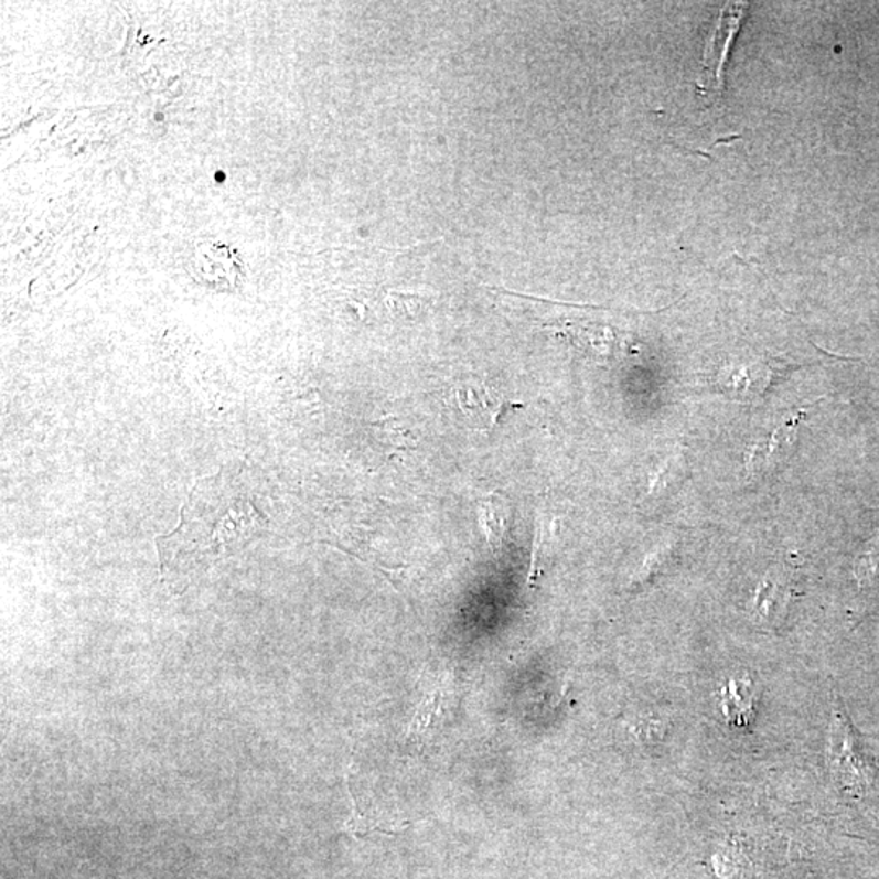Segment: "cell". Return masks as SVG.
I'll list each match as a JSON object with an SVG mask.
<instances>
[{"label": "cell", "instance_id": "6da1fadb", "mask_svg": "<svg viewBox=\"0 0 879 879\" xmlns=\"http://www.w3.org/2000/svg\"><path fill=\"white\" fill-rule=\"evenodd\" d=\"M266 528L268 522L253 504L243 467L222 468L194 485L178 528L157 539L163 580L174 591L183 590Z\"/></svg>", "mask_w": 879, "mask_h": 879}, {"label": "cell", "instance_id": "7a4b0ae2", "mask_svg": "<svg viewBox=\"0 0 879 879\" xmlns=\"http://www.w3.org/2000/svg\"><path fill=\"white\" fill-rule=\"evenodd\" d=\"M795 365L780 358H752L723 365L715 375V392L723 393L741 401H755L768 395L769 389L779 383L786 373L795 371Z\"/></svg>", "mask_w": 879, "mask_h": 879}, {"label": "cell", "instance_id": "3957f363", "mask_svg": "<svg viewBox=\"0 0 879 879\" xmlns=\"http://www.w3.org/2000/svg\"><path fill=\"white\" fill-rule=\"evenodd\" d=\"M830 765L836 780L855 796L871 795L877 790V769L851 731L844 715H837L830 738Z\"/></svg>", "mask_w": 879, "mask_h": 879}, {"label": "cell", "instance_id": "277c9868", "mask_svg": "<svg viewBox=\"0 0 879 879\" xmlns=\"http://www.w3.org/2000/svg\"><path fill=\"white\" fill-rule=\"evenodd\" d=\"M746 12H748L746 3H728L721 9L714 33L704 50L700 78L697 82V87L704 97H723L725 66L735 37L743 25Z\"/></svg>", "mask_w": 879, "mask_h": 879}, {"label": "cell", "instance_id": "5b68a950", "mask_svg": "<svg viewBox=\"0 0 879 879\" xmlns=\"http://www.w3.org/2000/svg\"><path fill=\"white\" fill-rule=\"evenodd\" d=\"M814 406L795 410V414L783 419L768 437L755 441L746 451V474L751 481H761L769 475L778 474L783 464L792 460L798 443V429L802 420L808 416Z\"/></svg>", "mask_w": 879, "mask_h": 879}, {"label": "cell", "instance_id": "8992f818", "mask_svg": "<svg viewBox=\"0 0 879 879\" xmlns=\"http://www.w3.org/2000/svg\"><path fill=\"white\" fill-rule=\"evenodd\" d=\"M453 401L464 419L478 429H489L504 414L505 401L494 388L482 382H464L454 388Z\"/></svg>", "mask_w": 879, "mask_h": 879}, {"label": "cell", "instance_id": "52a82bcc", "mask_svg": "<svg viewBox=\"0 0 879 879\" xmlns=\"http://www.w3.org/2000/svg\"><path fill=\"white\" fill-rule=\"evenodd\" d=\"M790 600H792V583L783 576H769L759 585L752 601L755 621L762 622L768 628L779 625L789 611Z\"/></svg>", "mask_w": 879, "mask_h": 879}, {"label": "cell", "instance_id": "ba28073f", "mask_svg": "<svg viewBox=\"0 0 879 879\" xmlns=\"http://www.w3.org/2000/svg\"><path fill=\"white\" fill-rule=\"evenodd\" d=\"M871 523V536L855 562V576L864 593L879 594V508L867 512Z\"/></svg>", "mask_w": 879, "mask_h": 879}, {"label": "cell", "instance_id": "9c48e42d", "mask_svg": "<svg viewBox=\"0 0 879 879\" xmlns=\"http://www.w3.org/2000/svg\"><path fill=\"white\" fill-rule=\"evenodd\" d=\"M443 715V693L437 687L432 693L424 696L422 703L417 707L416 715L407 730V740L414 744H424L430 735L439 728Z\"/></svg>", "mask_w": 879, "mask_h": 879}, {"label": "cell", "instance_id": "30bf717a", "mask_svg": "<svg viewBox=\"0 0 879 879\" xmlns=\"http://www.w3.org/2000/svg\"><path fill=\"white\" fill-rule=\"evenodd\" d=\"M687 478V461L683 451H677L672 458H668L665 467L653 475L650 482L648 491H646L643 504L646 502L655 501V499H666L669 495H675L677 489L683 485Z\"/></svg>", "mask_w": 879, "mask_h": 879}, {"label": "cell", "instance_id": "8fae6325", "mask_svg": "<svg viewBox=\"0 0 879 879\" xmlns=\"http://www.w3.org/2000/svg\"><path fill=\"white\" fill-rule=\"evenodd\" d=\"M351 792L352 798H354V814L347 823V829L355 836L365 837L373 830H379L383 834H398L399 830L409 826V821H383L382 817L376 816L373 808H367L362 796H358L352 789Z\"/></svg>", "mask_w": 879, "mask_h": 879}, {"label": "cell", "instance_id": "7c38bea8", "mask_svg": "<svg viewBox=\"0 0 879 879\" xmlns=\"http://www.w3.org/2000/svg\"><path fill=\"white\" fill-rule=\"evenodd\" d=\"M725 717L733 727H746L752 714V686L749 680H730L723 689Z\"/></svg>", "mask_w": 879, "mask_h": 879}, {"label": "cell", "instance_id": "4fadbf2b", "mask_svg": "<svg viewBox=\"0 0 879 879\" xmlns=\"http://www.w3.org/2000/svg\"><path fill=\"white\" fill-rule=\"evenodd\" d=\"M507 519V508L495 495H491L479 505V526L494 549H499L504 543Z\"/></svg>", "mask_w": 879, "mask_h": 879}, {"label": "cell", "instance_id": "5bb4252c", "mask_svg": "<svg viewBox=\"0 0 879 879\" xmlns=\"http://www.w3.org/2000/svg\"><path fill=\"white\" fill-rule=\"evenodd\" d=\"M432 297L424 292H392L388 297L389 310L398 318L419 317L432 307Z\"/></svg>", "mask_w": 879, "mask_h": 879}, {"label": "cell", "instance_id": "9a60e30c", "mask_svg": "<svg viewBox=\"0 0 879 879\" xmlns=\"http://www.w3.org/2000/svg\"><path fill=\"white\" fill-rule=\"evenodd\" d=\"M554 533V525H549L543 515L538 516L536 523L535 546H533L532 567H529L528 585H535L538 577L543 574L544 562H546L547 554H549L550 543L553 538L550 535Z\"/></svg>", "mask_w": 879, "mask_h": 879}]
</instances>
